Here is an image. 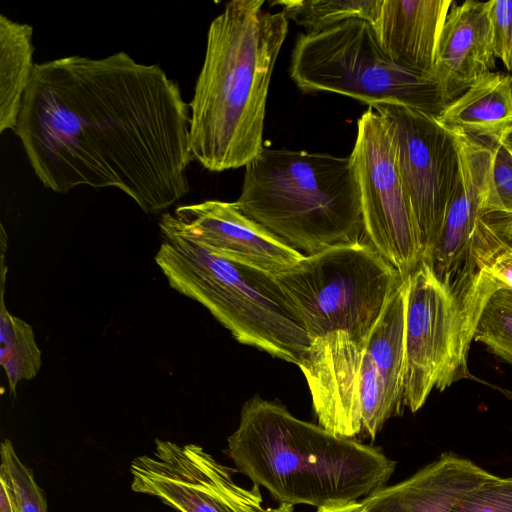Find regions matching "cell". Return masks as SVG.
<instances>
[{"label": "cell", "instance_id": "cell-1", "mask_svg": "<svg viewBox=\"0 0 512 512\" xmlns=\"http://www.w3.org/2000/svg\"><path fill=\"white\" fill-rule=\"evenodd\" d=\"M14 132L44 187L117 188L145 213L190 190V108L157 64L126 52L36 63Z\"/></svg>", "mask_w": 512, "mask_h": 512}, {"label": "cell", "instance_id": "cell-2", "mask_svg": "<svg viewBox=\"0 0 512 512\" xmlns=\"http://www.w3.org/2000/svg\"><path fill=\"white\" fill-rule=\"evenodd\" d=\"M233 0L210 23L190 108V150L211 172L245 167L264 148L273 69L288 33L282 11Z\"/></svg>", "mask_w": 512, "mask_h": 512}, {"label": "cell", "instance_id": "cell-3", "mask_svg": "<svg viewBox=\"0 0 512 512\" xmlns=\"http://www.w3.org/2000/svg\"><path fill=\"white\" fill-rule=\"evenodd\" d=\"M236 470L287 505L338 507L386 486L396 462L380 447L339 437L253 396L224 450Z\"/></svg>", "mask_w": 512, "mask_h": 512}, {"label": "cell", "instance_id": "cell-4", "mask_svg": "<svg viewBox=\"0 0 512 512\" xmlns=\"http://www.w3.org/2000/svg\"><path fill=\"white\" fill-rule=\"evenodd\" d=\"M236 207L305 256L358 243L360 193L349 157L264 147L245 166Z\"/></svg>", "mask_w": 512, "mask_h": 512}, {"label": "cell", "instance_id": "cell-5", "mask_svg": "<svg viewBox=\"0 0 512 512\" xmlns=\"http://www.w3.org/2000/svg\"><path fill=\"white\" fill-rule=\"evenodd\" d=\"M160 232L155 262L171 288L203 305L239 343L298 365L311 339L274 275Z\"/></svg>", "mask_w": 512, "mask_h": 512}, {"label": "cell", "instance_id": "cell-6", "mask_svg": "<svg viewBox=\"0 0 512 512\" xmlns=\"http://www.w3.org/2000/svg\"><path fill=\"white\" fill-rule=\"evenodd\" d=\"M289 72L303 93H336L369 107L396 104L436 117L449 104L431 76L395 62L362 19L301 34Z\"/></svg>", "mask_w": 512, "mask_h": 512}, {"label": "cell", "instance_id": "cell-7", "mask_svg": "<svg viewBox=\"0 0 512 512\" xmlns=\"http://www.w3.org/2000/svg\"><path fill=\"white\" fill-rule=\"evenodd\" d=\"M403 404L412 413L433 389L468 377L467 358L482 310L505 287L486 269L459 292H450L421 260L405 278Z\"/></svg>", "mask_w": 512, "mask_h": 512}, {"label": "cell", "instance_id": "cell-8", "mask_svg": "<svg viewBox=\"0 0 512 512\" xmlns=\"http://www.w3.org/2000/svg\"><path fill=\"white\" fill-rule=\"evenodd\" d=\"M274 276L298 309L311 340L343 331L363 344L403 281L363 241L305 256L292 269Z\"/></svg>", "mask_w": 512, "mask_h": 512}, {"label": "cell", "instance_id": "cell-9", "mask_svg": "<svg viewBox=\"0 0 512 512\" xmlns=\"http://www.w3.org/2000/svg\"><path fill=\"white\" fill-rule=\"evenodd\" d=\"M455 138L461 182L425 261L450 292L470 285L512 243V214L503 210L493 182L496 149L464 136Z\"/></svg>", "mask_w": 512, "mask_h": 512}, {"label": "cell", "instance_id": "cell-10", "mask_svg": "<svg viewBox=\"0 0 512 512\" xmlns=\"http://www.w3.org/2000/svg\"><path fill=\"white\" fill-rule=\"evenodd\" d=\"M350 159L360 193L364 235L404 280L422 260V249L389 125L371 107L357 121Z\"/></svg>", "mask_w": 512, "mask_h": 512}, {"label": "cell", "instance_id": "cell-11", "mask_svg": "<svg viewBox=\"0 0 512 512\" xmlns=\"http://www.w3.org/2000/svg\"><path fill=\"white\" fill-rule=\"evenodd\" d=\"M373 108L388 123L398 169L417 226L422 260L439 238L461 182L457 141L434 116L396 104Z\"/></svg>", "mask_w": 512, "mask_h": 512}, {"label": "cell", "instance_id": "cell-12", "mask_svg": "<svg viewBox=\"0 0 512 512\" xmlns=\"http://www.w3.org/2000/svg\"><path fill=\"white\" fill-rule=\"evenodd\" d=\"M159 228L215 255L272 275L292 269L305 257L245 216L234 202L207 200L180 205L161 216Z\"/></svg>", "mask_w": 512, "mask_h": 512}, {"label": "cell", "instance_id": "cell-13", "mask_svg": "<svg viewBox=\"0 0 512 512\" xmlns=\"http://www.w3.org/2000/svg\"><path fill=\"white\" fill-rule=\"evenodd\" d=\"M221 467L200 445L155 439L153 453L130 464L131 489L179 512H236L224 497Z\"/></svg>", "mask_w": 512, "mask_h": 512}, {"label": "cell", "instance_id": "cell-14", "mask_svg": "<svg viewBox=\"0 0 512 512\" xmlns=\"http://www.w3.org/2000/svg\"><path fill=\"white\" fill-rule=\"evenodd\" d=\"M366 344L347 332L312 339L298 367L308 384L318 424L356 439L362 433L361 365Z\"/></svg>", "mask_w": 512, "mask_h": 512}, {"label": "cell", "instance_id": "cell-15", "mask_svg": "<svg viewBox=\"0 0 512 512\" xmlns=\"http://www.w3.org/2000/svg\"><path fill=\"white\" fill-rule=\"evenodd\" d=\"M405 279L391 295L366 344L361 365L362 433L372 439L384 423L402 414Z\"/></svg>", "mask_w": 512, "mask_h": 512}, {"label": "cell", "instance_id": "cell-16", "mask_svg": "<svg viewBox=\"0 0 512 512\" xmlns=\"http://www.w3.org/2000/svg\"><path fill=\"white\" fill-rule=\"evenodd\" d=\"M489 1L452 4L430 76L449 103L495 69Z\"/></svg>", "mask_w": 512, "mask_h": 512}, {"label": "cell", "instance_id": "cell-17", "mask_svg": "<svg viewBox=\"0 0 512 512\" xmlns=\"http://www.w3.org/2000/svg\"><path fill=\"white\" fill-rule=\"evenodd\" d=\"M495 475L452 452L409 478L384 486L361 500L364 512H450L469 491Z\"/></svg>", "mask_w": 512, "mask_h": 512}, {"label": "cell", "instance_id": "cell-18", "mask_svg": "<svg viewBox=\"0 0 512 512\" xmlns=\"http://www.w3.org/2000/svg\"><path fill=\"white\" fill-rule=\"evenodd\" d=\"M452 0H382L373 27L386 53L401 66L429 75Z\"/></svg>", "mask_w": 512, "mask_h": 512}, {"label": "cell", "instance_id": "cell-19", "mask_svg": "<svg viewBox=\"0 0 512 512\" xmlns=\"http://www.w3.org/2000/svg\"><path fill=\"white\" fill-rule=\"evenodd\" d=\"M435 118L452 135L498 148L512 135V76L490 73Z\"/></svg>", "mask_w": 512, "mask_h": 512}, {"label": "cell", "instance_id": "cell-20", "mask_svg": "<svg viewBox=\"0 0 512 512\" xmlns=\"http://www.w3.org/2000/svg\"><path fill=\"white\" fill-rule=\"evenodd\" d=\"M33 27L0 15V132L15 130L35 69Z\"/></svg>", "mask_w": 512, "mask_h": 512}, {"label": "cell", "instance_id": "cell-21", "mask_svg": "<svg viewBox=\"0 0 512 512\" xmlns=\"http://www.w3.org/2000/svg\"><path fill=\"white\" fill-rule=\"evenodd\" d=\"M4 283L1 282L0 364L6 373L10 393L16 396L18 383L35 378L42 358L31 325L7 310Z\"/></svg>", "mask_w": 512, "mask_h": 512}, {"label": "cell", "instance_id": "cell-22", "mask_svg": "<svg viewBox=\"0 0 512 512\" xmlns=\"http://www.w3.org/2000/svg\"><path fill=\"white\" fill-rule=\"evenodd\" d=\"M382 0H282L276 1L282 7L287 20H292L313 33L330 28L350 19H362L375 23Z\"/></svg>", "mask_w": 512, "mask_h": 512}, {"label": "cell", "instance_id": "cell-23", "mask_svg": "<svg viewBox=\"0 0 512 512\" xmlns=\"http://www.w3.org/2000/svg\"><path fill=\"white\" fill-rule=\"evenodd\" d=\"M474 339L512 365V289L494 291L485 304Z\"/></svg>", "mask_w": 512, "mask_h": 512}, {"label": "cell", "instance_id": "cell-24", "mask_svg": "<svg viewBox=\"0 0 512 512\" xmlns=\"http://www.w3.org/2000/svg\"><path fill=\"white\" fill-rule=\"evenodd\" d=\"M0 457V478L8 484L18 512H48L45 494L33 471L21 461L9 439L2 441Z\"/></svg>", "mask_w": 512, "mask_h": 512}, {"label": "cell", "instance_id": "cell-25", "mask_svg": "<svg viewBox=\"0 0 512 512\" xmlns=\"http://www.w3.org/2000/svg\"><path fill=\"white\" fill-rule=\"evenodd\" d=\"M234 472H238L230 467L222 464L221 467V486L224 497L228 504L236 512H293V506L280 504L277 508L264 507L262 505V497L258 487L254 485L251 490L239 486L233 480ZM317 512H364L363 504L357 501L351 504L319 508Z\"/></svg>", "mask_w": 512, "mask_h": 512}, {"label": "cell", "instance_id": "cell-26", "mask_svg": "<svg viewBox=\"0 0 512 512\" xmlns=\"http://www.w3.org/2000/svg\"><path fill=\"white\" fill-rule=\"evenodd\" d=\"M450 512H512V477L495 475L465 494Z\"/></svg>", "mask_w": 512, "mask_h": 512}, {"label": "cell", "instance_id": "cell-27", "mask_svg": "<svg viewBox=\"0 0 512 512\" xmlns=\"http://www.w3.org/2000/svg\"><path fill=\"white\" fill-rule=\"evenodd\" d=\"M489 17L494 56L512 76V0H490Z\"/></svg>", "mask_w": 512, "mask_h": 512}, {"label": "cell", "instance_id": "cell-28", "mask_svg": "<svg viewBox=\"0 0 512 512\" xmlns=\"http://www.w3.org/2000/svg\"><path fill=\"white\" fill-rule=\"evenodd\" d=\"M493 182L503 210L512 214V151L507 141L495 151Z\"/></svg>", "mask_w": 512, "mask_h": 512}, {"label": "cell", "instance_id": "cell-29", "mask_svg": "<svg viewBox=\"0 0 512 512\" xmlns=\"http://www.w3.org/2000/svg\"><path fill=\"white\" fill-rule=\"evenodd\" d=\"M505 287L512 289V249L509 247L485 268Z\"/></svg>", "mask_w": 512, "mask_h": 512}, {"label": "cell", "instance_id": "cell-30", "mask_svg": "<svg viewBox=\"0 0 512 512\" xmlns=\"http://www.w3.org/2000/svg\"><path fill=\"white\" fill-rule=\"evenodd\" d=\"M0 512H18L13 494L2 478H0Z\"/></svg>", "mask_w": 512, "mask_h": 512}, {"label": "cell", "instance_id": "cell-31", "mask_svg": "<svg viewBox=\"0 0 512 512\" xmlns=\"http://www.w3.org/2000/svg\"><path fill=\"white\" fill-rule=\"evenodd\" d=\"M500 391L508 398L512 400V391L507 389H500Z\"/></svg>", "mask_w": 512, "mask_h": 512}, {"label": "cell", "instance_id": "cell-32", "mask_svg": "<svg viewBox=\"0 0 512 512\" xmlns=\"http://www.w3.org/2000/svg\"><path fill=\"white\" fill-rule=\"evenodd\" d=\"M507 143L512 151V135L508 138Z\"/></svg>", "mask_w": 512, "mask_h": 512}, {"label": "cell", "instance_id": "cell-33", "mask_svg": "<svg viewBox=\"0 0 512 512\" xmlns=\"http://www.w3.org/2000/svg\"><path fill=\"white\" fill-rule=\"evenodd\" d=\"M511 249H512V243H511Z\"/></svg>", "mask_w": 512, "mask_h": 512}]
</instances>
